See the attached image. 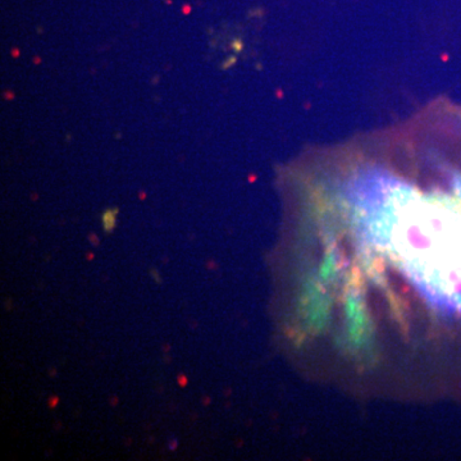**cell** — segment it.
<instances>
[{"instance_id":"obj_1","label":"cell","mask_w":461,"mask_h":461,"mask_svg":"<svg viewBox=\"0 0 461 461\" xmlns=\"http://www.w3.org/2000/svg\"><path fill=\"white\" fill-rule=\"evenodd\" d=\"M346 314L350 338L354 344L363 345L368 336L369 323L364 312L363 300L357 293H353L347 297Z\"/></svg>"},{"instance_id":"obj_2","label":"cell","mask_w":461,"mask_h":461,"mask_svg":"<svg viewBox=\"0 0 461 461\" xmlns=\"http://www.w3.org/2000/svg\"><path fill=\"white\" fill-rule=\"evenodd\" d=\"M114 226V216L111 215L110 212H106L104 215V227L105 229H111Z\"/></svg>"}]
</instances>
